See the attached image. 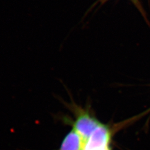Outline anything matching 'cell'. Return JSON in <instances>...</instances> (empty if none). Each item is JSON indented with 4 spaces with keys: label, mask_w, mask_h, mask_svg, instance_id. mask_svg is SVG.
Here are the masks:
<instances>
[{
    "label": "cell",
    "mask_w": 150,
    "mask_h": 150,
    "mask_svg": "<svg viewBox=\"0 0 150 150\" xmlns=\"http://www.w3.org/2000/svg\"><path fill=\"white\" fill-rule=\"evenodd\" d=\"M97 120L86 112L80 113L73 123V129L80 135L85 142L90 138L93 132L101 125Z\"/></svg>",
    "instance_id": "6da1fadb"
},
{
    "label": "cell",
    "mask_w": 150,
    "mask_h": 150,
    "mask_svg": "<svg viewBox=\"0 0 150 150\" xmlns=\"http://www.w3.org/2000/svg\"><path fill=\"white\" fill-rule=\"evenodd\" d=\"M111 132L107 126L101 123L86 141L84 148L91 149L110 146Z\"/></svg>",
    "instance_id": "7a4b0ae2"
},
{
    "label": "cell",
    "mask_w": 150,
    "mask_h": 150,
    "mask_svg": "<svg viewBox=\"0 0 150 150\" xmlns=\"http://www.w3.org/2000/svg\"><path fill=\"white\" fill-rule=\"evenodd\" d=\"M85 144L80 135L72 129L65 136L58 150H83Z\"/></svg>",
    "instance_id": "3957f363"
},
{
    "label": "cell",
    "mask_w": 150,
    "mask_h": 150,
    "mask_svg": "<svg viewBox=\"0 0 150 150\" xmlns=\"http://www.w3.org/2000/svg\"><path fill=\"white\" fill-rule=\"evenodd\" d=\"M83 150H112L110 146H106L103 147H97V148H91V149H87V148H83Z\"/></svg>",
    "instance_id": "277c9868"
}]
</instances>
